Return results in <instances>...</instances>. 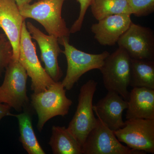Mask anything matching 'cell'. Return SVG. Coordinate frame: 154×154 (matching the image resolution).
Masks as SVG:
<instances>
[{"label":"cell","mask_w":154,"mask_h":154,"mask_svg":"<svg viewBox=\"0 0 154 154\" xmlns=\"http://www.w3.org/2000/svg\"><path fill=\"white\" fill-rule=\"evenodd\" d=\"M25 21L15 0H0V28L12 45L14 59L19 60L21 31Z\"/></svg>","instance_id":"cell-12"},{"label":"cell","mask_w":154,"mask_h":154,"mask_svg":"<svg viewBox=\"0 0 154 154\" xmlns=\"http://www.w3.org/2000/svg\"><path fill=\"white\" fill-rule=\"evenodd\" d=\"M127 103V119H154V89L133 88Z\"/></svg>","instance_id":"cell-15"},{"label":"cell","mask_w":154,"mask_h":154,"mask_svg":"<svg viewBox=\"0 0 154 154\" xmlns=\"http://www.w3.org/2000/svg\"><path fill=\"white\" fill-rule=\"evenodd\" d=\"M67 0H39L33 4L19 7L20 14L24 19L36 20L45 28L49 35L58 38L69 37V29L62 17V10Z\"/></svg>","instance_id":"cell-1"},{"label":"cell","mask_w":154,"mask_h":154,"mask_svg":"<svg viewBox=\"0 0 154 154\" xmlns=\"http://www.w3.org/2000/svg\"><path fill=\"white\" fill-rule=\"evenodd\" d=\"M83 154H145L122 144L110 129L97 116L96 126L89 133L82 146Z\"/></svg>","instance_id":"cell-8"},{"label":"cell","mask_w":154,"mask_h":154,"mask_svg":"<svg viewBox=\"0 0 154 154\" xmlns=\"http://www.w3.org/2000/svg\"><path fill=\"white\" fill-rule=\"evenodd\" d=\"M11 107L4 103H0V122L4 117L7 116H14L11 113Z\"/></svg>","instance_id":"cell-23"},{"label":"cell","mask_w":154,"mask_h":154,"mask_svg":"<svg viewBox=\"0 0 154 154\" xmlns=\"http://www.w3.org/2000/svg\"><path fill=\"white\" fill-rule=\"evenodd\" d=\"M13 56L12 45L5 37L0 38V76L10 63Z\"/></svg>","instance_id":"cell-21"},{"label":"cell","mask_w":154,"mask_h":154,"mask_svg":"<svg viewBox=\"0 0 154 154\" xmlns=\"http://www.w3.org/2000/svg\"><path fill=\"white\" fill-rule=\"evenodd\" d=\"M60 44L63 46L62 53L67 63L66 76L61 82L65 89L70 91L80 78L87 72L100 69L110 53L105 51L98 54H92L79 50L69 42V37L59 38Z\"/></svg>","instance_id":"cell-3"},{"label":"cell","mask_w":154,"mask_h":154,"mask_svg":"<svg viewBox=\"0 0 154 154\" xmlns=\"http://www.w3.org/2000/svg\"><path fill=\"white\" fill-rule=\"evenodd\" d=\"M15 1L19 8L26 4H30L33 0H15ZM37 1H39V0H37Z\"/></svg>","instance_id":"cell-24"},{"label":"cell","mask_w":154,"mask_h":154,"mask_svg":"<svg viewBox=\"0 0 154 154\" xmlns=\"http://www.w3.org/2000/svg\"><path fill=\"white\" fill-rule=\"evenodd\" d=\"M97 85L95 80H90L80 88L76 110L67 128L82 147L89 133L97 123L93 102Z\"/></svg>","instance_id":"cell-6"},{"label":"cell","mask_w":154,"mask_h":154,"mask_svg":"<svg viewBox=\"0 0 154 154\" xmlns=\"http://www.w3.org/2000/svg\"><path fill=\"white\" fill-rule=\"evenodd\" d=\"M26 27L31 38L38 43L45 71L54 81L59 82L63 73L59 66L58 57L63 51L60 47L58 38L54 35H46L31 22H27Z\"/></svg>","instance_id":"cell-11"},{"label":"cell","mask_w":154,"mask_h":154,"mask_svg":"<svg viewBox=\"0 0 154 154\" xmlns=\"http://www.w3.org/2000/svg\"><path fill=\"white\" fill-rule=\"evenodd\" d=\"M125 123L114 131L118 140L132 149L154 154V119H129Z\"/></svg>","instance_id":"cell-9"},{"label":"cell","mask_w":154,"mask_h":154,"mask_svg":"<svg viewBox=\"0 0 154 154\" xmlns=\"http://www.w3.org/2000/svg\"><path fill=\"white\" fill-rule=\"evenodd\" d=\"M131 59L127 53L119 47L107 57L99 69L107 91L116 92L127 101L130 94L128 88L130 83Z\"/></svg>","instance_id":"cell-4"},{"label":"cell","mask_w":154,"mask_h":154,"mask_svg":"<svg viewBox=\"0 0 154 154\" xmlns=\"http://www.w3.org/2000/svg\"><path fill=\"white\" fill-rule=\"evenodd\" d=\"M90 7L97 21L116 14L132 15L127 0H92Z\"/></svg>","instance_id":"cell-19"},{"label":"cell","mask_w":154,"mask_h":154,"mask_svg":"<svg viewBox=\"0 0 154 154\" xmlns=\"http://www.w3.org/2000/svg\"><path fill=\"white\" fill-rule=\"evenodd\" d=\"M92 0H77L80 5V12L78 19L69 29L71 33H75L80 31L82 26L86 12L91 5Z\"/></svg>","instance_id":"cell-22"},{"label":"cell","mask_w":154,"mask_h":154,"mask_svg":"<svg viewBox=\"0 0 154 154\" xmlns=\"http://www.w3.org/2000/svg\"><path fill=\"white\" fill-rule=\"evenodd\" d=\"M130 86L154 89V60L131 58Z\"/></svg>","instance_id":"cell-18"},{"label":"cell","mask_w":154,"mask_h":154,"mask_svg":"<svg viewBox=\"0 0 154 154\" xmlns=\"http://www.w3.org/2000/svg\"><path fill=\"white\" fill-rule=\"evenodd\" d=\"M128 106L127 101L116 92L108 91L107 95L94 105L96 116L113 131L125 126L122 114Z\"/></svg>","instance_id":"cell-14"},{"label":"cell","mask_w":154,"mask_h":154,"mask_svg":"<svg viewBox=\"0 0 154 154\" xmlns=\"http://www.w3.org/2000/svg\"><path fill=\"white\" fill-rule=\"evenodd\" d=\"M54 154H82V147L65 127L53 126L49 142Z\"/></svg>","instance_id":"cell-16"},{"label":"cell","mask_w":154,"mask_h":154,"mask_svg":"<svg viewBox=\"0 0 154 154\" xmlns=\"http://www.w3.org/2000/svg\"><path fill=\"white\" fill-rule=\"evenodd\" d=\"M5 37V35L4 34H0V38H2L3 37Z\"/></svg>","instance_id":"cell-25"},{"label":"cell","mask_w":154,"mask_h":154,"mask_svg":"<svg viewBox=\"0 0 154 154\" xmlns=\"http://www.w3.org/2000/svg\"><path fill=\"white\" fill-rule=\"evenodd\" d=\"M32 107L38 116L37 128L41 132L48 120L57 116L67 115L72 101L66 96L61 82H55L46 90L31 96Z\"/></svg>","instance_id":"cell-2"},{"label":"cell","mask_w":154,"mask_h":154,"mask_svg":"<svg viewBox=\"0 0 154 154\" xmlns=\"http://www.w3.org/2000/svg\"><path fill=\"white\" fill-rule=\"evenodd\" d=\"M132 15L144 17L154 11V0H127Z\"/></svg>","instance_id":"cell-20"},{"label":"cell","mask_w":154,"mask_h":154,"mask_svg":"<svg viewBox=\"0 0 154 154\" xmlns=\"http://www.w3.org/2000/svg\"><path fill=\"white\" fill-rule=\"evenodd\" d=\"M19 60L31 79V90L34 93L44 91L55 82L45 71L38 60L36 43L32 41L25 21L23 22L21 31Z\"/></svg>","instance_id":"cell-7"},{"label":"cell","mask_w":154,"mask_h":154,"mask_svg":"<svg viewBox=\"0 0 154 154\" xmlns=\"http://www.w3.org/2000/svg\"><path fill=\"white\" fill-rule=\"evenodd\" d=\"M117 43L131 58L154 60V33L150 28L132 22Z\"/></svg>","instance_id":"cell-10"},{"label":"cell","mask_w":154,"mask_h":154,"mask_svg":"<svg viewBox=\"0 0 154 154\" xmlns=\"http://www.w3.org/2000/svg\"><path fill=\"white\" fill-rule=\"evenodd\" d=\"M19 122V141L24 149L29 154H45L33 130L32 119L28 111L14 114Z\"/></svg>","instance_id":"cell-17"},{"label":"cell","mask_w":154,"mask_h":154,"mask_svg":"<svg viewBox=\"0 0 154 154\" xmlns=\"http://www.w3.org/2000/svg\"><path fill=\"white\" fill-rule=\"evenodd\" d=\"M98 21L91 26V31L99 44L109 46L117 43L133 22L129 14L112 15Z\"/></svg>","instance_id":"cell-13"},{"label":"cell","mask_w":154,"mask_h":154,"mask_svg":"<svg viewBox=\"0 0 154 154\" xmlns=\"http://www.w3.org/2000/svg\"><path fill=\"white\" fill-rule=\"evenodd\" d=\"M28 75L19 60L12 58L5 69V79L0 86V103L21 112L28 106Z\"/></svg>","instance_id":"cell-5"}]
</instances>
